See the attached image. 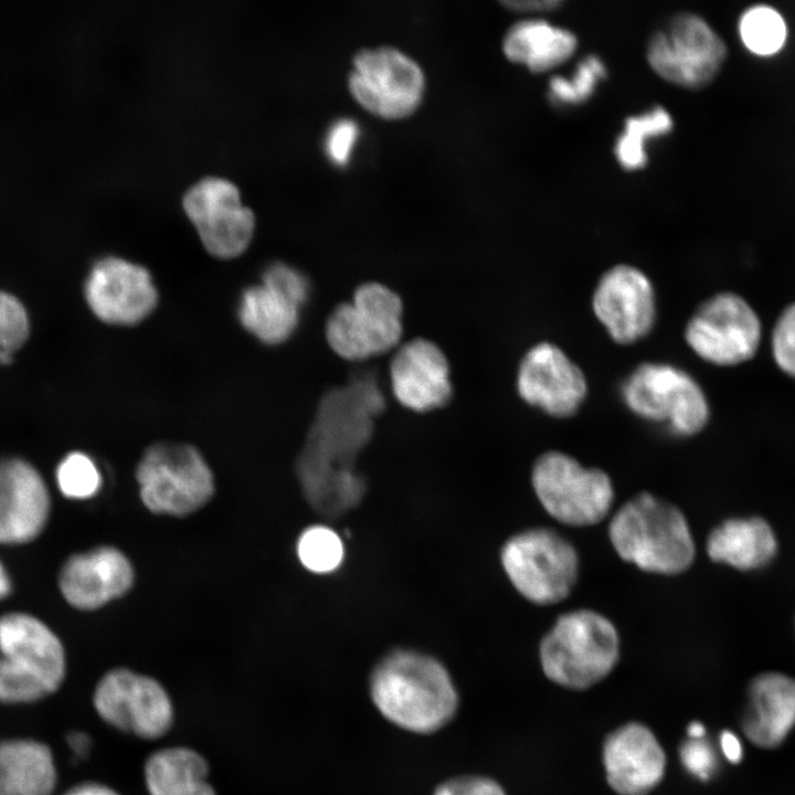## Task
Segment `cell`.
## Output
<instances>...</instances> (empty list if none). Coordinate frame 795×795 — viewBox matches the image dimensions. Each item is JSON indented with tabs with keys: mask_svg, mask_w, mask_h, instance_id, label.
I'll return each mask as SVG.
<instances>
[{
	"mask_svg": "<svg viewBox=\"0 0 795 795\" xmlns=\"http://www.w3.org/2000/svg\"><path fill=\"white\" fill-rule=\"evenodd\" d=\"M384 406L378 383L365 375L321 398L295 463L303 495L318 515L337 518L361 504L367 484L354 463Z\"/></svg>",
	"mask_w": 795,
	"mask_h": 795,
	"instance_id": "1",
	"label": "cell"
},
{
	"mask_svg": "<svg viewBox=\"0 0 795 795\" xmlns=\"http://www.w3.org/2000/svg\"><path fill=\"white\" fill-rule=\"evenodd\" d=\"M371 699L391 723L414 733H433L458 708L453 680L436 658L412 649L383 656L370 676Z\"/></svg>",
	"mask_w": 795,
	"mask_h": 795,
	"instance_id": "2",
	"label": "cell"
},
{
	"mask_svg": "<svg viewBox=\"0 0 795 795\" xmlns=\"http://www.w3.org/2000/svg\"><path fill=\"white\" fill-rule=\"evenodd\" d=\"M608 538L622 560L653 574H681L696 558L683 512L647 491L632 497L612 516Z\"/></svg>",
	"mask_w": 795,
	"mask_h": 795,
	"instance_id": "3",
	"label": "cell"
},
{
	"mask_svg": "<svg viewBox=\"0 0 795 795\" xmlns=\"http://www.w3.org/2000/svg\"><path fill=\"white\" fill-rule=\"evenodd\" d=\"M67 671L62 639L36 614H0V701L31 703L56 692Z\"/></svg>",
	"mask_w": 795,
	"mask_h": 795,
	"instance_id": "4",
	"label": "cell"
},
{
	"mask_svg": "<svg viewBox=\"0 0 795 795\" xmlns=\"http://www.w3.org/2000/svg\"><path fill=\"white\" fill-rule=\"evenodd\" d=\"M619 651L613 622L589 608L561 614L539 645L545 677L570 690H586L604 680L617 665Z\"/></svg>",
	"mask_w": 795,
	"mask_h": 795,
	"instance_id": "5",
	"label": "cell"
},
{
	"mask_svg": "<svg viewBox=\"0 0 795 795\" xmlns=\"http://www.w3.org/2000/svg\"><path fill=\"white\" fill-rule=\"evenodd\" d=\"M729 56L725 41L701 15L678 11L647 38L645 57L667 83L690 91L709 86Z\"/></svg>",
	"mask_w": 795,
	"mask_h": 795,
	"instance_id": "6",
	"label": "cell"
},
{
	"mask_svg": "<svg viewBox=\"0 0 795 795\" xmlns=\"http://www.w3.org/2000/svg\"><path fill=\"white\" fill-rule=\"evenodd\" d=\"M136 480L142 504L157 515L186 517L208 504L214 492L210 466L188 443L149 445L137 464Z\"/></svg>",
	"mask_w": 795,
	"mask_h": 795,
	"instance_id": "7",
	"label": "cell"
},
{
	"mask_svg": "<svg viewBox=\"0 0 795 795\" xmlns=\"http://www.w3.org/2000/svg\"><path fill=\"white\" fill-rule=\"evenodd\" d=\"M500 561L516 591L541 606L565 600L579 576L580 562L574 545L544 527L511 536L501 548Z\"/></svg>",
	"mask_w": 795,
	"mask_h": 795,
	"instance_id": "8",
	"label": "cell"
},
{
	"mask_svg": "<svg viewBox=\"0 0 795 795\" xmlns=\"http://www.w3.org/2000/svg\"><path fill=\"white\" fill-rule=\"evenodd\" d=\"M531 484L544 510L571 527L601 522L614 501V487L605 471L584 467L574 457L558 451L538 457Z\"/></svg>",
	"mask_w": 795,
	"mask_h": 795,
	"instance_id": "9",
	"label": "cell"
},
{
	"mask_svg": "<svg viewBox=\"0 0 795 795\" xmlns=\"http://www.w3.org/2000/svg\"><path fill=\"white\" fill-rule=\"evenodd\" d=\"M92 704L108 727L142 741L163 739L176 722V706L167 688L126 667L113 668L98 679Z\"/></svg>",
	"mask_w": 795,
	"mask_h": 795,
	"instance_id": "10",
	"label": "cell"
},
{
	"mask_svg": "<svg viewBox=\"0 0 795 795\" xmlns=\"http://www.w3.org/2000/svg\"><path fill=\"white\" fill-rule=\"evenodd\" d=\"M403 305L388 286L360 285L349 303L338 305L326 322V339L341 358L359 361L394 348L402 336Z\"/></svg>",
	"mask_w": 795,
	"mask_h": 795,
	"instance_id": "11",
	"label": "cell"
},
{
	"mask_svg": "<svg viewBox=\"0 0 795 795\" xmlns=\"http://www.w3.org/2000/svg\"><path fill=\"white\" fill-rule=\"evenodd\" d=\"M421 65L391 45L356 52L348 74L352 98L367 112L383 119H402L421 105L425 93Z\"/></svg>",
	"mask_w": 795,
	"mask_h": 795,
	"instance_id": "12",
	"label": "cell"
},
{
	"mask_svg": "<svg viewBox=\"0 0 795 795\" xmlns=\"http://www.w3.org/2000/svg\"><path fill=\"white\" fill-rule=\"evenodd\" d=\"M625 404L636 415L665 423L680 436L699 433L708 423V400L686 371L667 363L638 365L622 386Z\"/></svg>",
	"mask_w": 795,
	"mask_h": 795,
	"instance_id": "13",
	"label": "cell"
},
{
	"mask_svg": "<svg viewBox=\"0 0 795 795\" xmlns=\"http://www.w3.org/2000/svg\"><path fill=\"white\" fill-rule=\"evenodd\" d=\"M762 324L754 308L731 292L716 294L690 317L685 339L707 362L733 367L751 360L762 341Z\"/></svg>",
	"mask_w": 795,
	"mask_h": 795,
	"instance_id": "14",
	"label": "cell"
},
{
	"mask_svg": "<svg viewBox=\"0 0 795 795\" xmlns=\"http://www.w3.org/2000/svg\"><path fill=\"white\" fill-rule=\"evenodd\" d=\"M182 205L210 255L232 259L248 248L255 215L243 204L232 181L214 176L202 178L187 190Z\"/></svg>",
	"mask_w": 795,
	"mask_h": 795,
	"instance_id": "15",
	"label": "cell"
},
{
	"mask_svg": "<svg viewBox=\"0 0 795 795\" xmlns=\"http://www.w3.org/2000/svg\"><path fill=\"white\" fill-rule=\"evenodd\" d=\"M84 297L97 319L119 327L142 322L159 301L158 288L148 268L116 255L94 263L84 283Z\"/></svg>",
	"mask_w": 795,
	"mask_h": 795,
	"instance_id": "16",
	"label": "cell"
},
{
	"mask_svg": "<svg viewBox=\"0 0 795 795\" xmlns=\"http://www.w3.org/2000/svg\"><path fill=\"white\" fill-rule=\"evenodd\" d=\"M51 515V490L42 473L24 458H0V547L35 542Z\"/></svg>",
	"mask_w": 795,
	"mask_h": 795,
	"instance_id": "17",
	"label": "cell"
},
{
	"mask_svg": "<svg viewBox=\"0 0 795 795\" xmlns=\"http://www.w3.org/2000/svg\"><path fill=\"white\" fill-rule=\"evenodd\" d=\"M592 306L612 339L621 344L644 338L656 317L651 282L640 269L626 264L615 265L601 276Z\"/></svg>",
	"mask_w": 795,
	"mask_h": 795,
	"instance_id": "18",
	"label": "cell"
},
{
	"mask_svg": "<svg viewBox=\"0 0 795 795\" xmlns=\"http://www.w3.org/2000/svg\"><path fill=\"white\" fill-rule=\"evenodd\" d=\"M517 390L532 406L555 417H568L583 402L587 384L582 370L555 344L540 342L519 364Z\"/></svg>",
	"mask_w": 795,
	"mask_h": 795,
	"instance_id": "19",
	"label": "cell"
},
{
	"mask_svg": "<svg viewBox=\"0 0 795 795\" xmlns=\"http://www.w3.org/2000/svg\"><path fill=\"white\" fill-rule=\"evenodd\" d=\"M134 583V569L115 547L102 545L71 554L57 573V590L77 611H95L126 594Z\"/></svg>",
	"mask_w": 795,
	"mask_h": 795,
	"instance_id": "20",
	"label": "cell"
},
{
	"mask_svg": "<svg viewBox=\"0 0 795 795\" xmlns=\"http://www.w3.org/2000/svg\"><path fill=\"white\" fill-rule=\"evenodd\" d=\"M739 729L759 750L784 745L795 731V677L776 670L755 675L745 688Z\"/></svg>",
	"mask_w": 795,
	"mask_h": 795,
	"instance_id": "21",
	"label": "cell"
},
{
	"mask_svg": "<svg viewBox=\"0 0 795 795\" xmlns=\"http://www.w3.org/2000/svg\"><path fill=\"white\" fill-rule=\"evenodd\" d=\"M602 756L606 781L618 795H647L665 775V751L639 722H627L608 733Z\"/></svg>",
	"mask_w": 795,
	"mask_h": 795,
	"instance_id": "22",
	"label": "cell"
},
{
	"mask_svg": "<svg viewBox=\"0 0 795 795\" xmlns=\"http://www.w3.org/2000/svg\"><path fill=\"white\" fill-rule=\"evenodd\" d=\"M394 398L415 412L445 405L453 392L446 356L434 342L416 338L400 346L390 363Z\"/></svg>",
	"mask_w": 795,
	"mask_h": 795,
	"instance_id": "23",
	"label": "cell"
},
{
	"mask_svg": "<svg viewBox=\"0 0 795 795\" xmlns=\"http://www.w3.org/2000/svg\"><path fill=\"white\" fill-rule=\"evenodd\" d=\"M579 46L576 34L544 19L528 18L512 23L504 34L501 47L508 61L529 72H551L566 63Z\"/></svg>",
	"mask_w": 795,
	"mask_h": 795,
	"instance_id": "24",
	"label": "cell"
},
{
	"mask_svg": "<svg viewBox=\"0 0 795 795\" xmlns=\"http://www.w3.org/2000/svg\"><path fill=\"white\" fill-rule=\"evenodd\" d=\"M210 772L208 759L188 745L159 748L142 764L148 795H218Z\"/></svg>",
	"mask_w": 795,
	"mask_h": 795,
	"instance_id": "25",
	"label": "cell"
},
{
	"mask_svg": "<svg viewBox=\"0 0 795 795\" xmlns=\"http://www.w3.org/2000/svg\"><path fill=\"white\" fill-rule=\"evenodd\" d=\"M709 558L742 571L767 564L775 555L777 541L762 518H731L717 526L706 544Z\"/></svg>",
	"mask_w": 795,
	"mask_h": 795,
	"instance_id": "26",
	"label": "cell"
},
{
	"mask_svg": "<svg viewBox=\"0 0 795 795\" xmlns=\"http://www.w3.org/2000/svg\"><path fill=\"white\" fill-rule=\"evenodd\" d=\"M57 771L51 749L26 739L0 741V795H52Z\"/></svg>",
	"mask_w": 795,
	"mask_h": 795,
	"instance_id": "27",
	"label": "cell"
},
{
	"mask_svg": "<svg viewBox=\"0 0 795 795\" xmlns=\"http://www.w3.org/2000/svg\"><path fill=\"white\" fill-rule=\"evenodd\" d=\"M300 309L259 282L241 293L236 311L241 326L250 335L264 344L277 346L296 331Z\"/></svg>",
	"mask_w": 795,
	"mask_h": 795,
	"instance_id": "28",
	"label": "cell"
},
{
	"mask_svg": "<svg viewBox=\"0 0 795 795\" xmlns=\"http://www.w3.org/2000/svg\"><path fill=\"white\" fill-rule=\"evenodd\" d=\"M674 126L671 114L660 105L626 117L613 147L618 166L628 172L646 168L648 162L647 142L653 138L670 134Z\"/></svg>",
	"mask_w": 795,
	"mask_h": 795,
	"instance_id": "29",
	"label": "cell"
},
{
	"mask_svg": "<svg viewBox=\"0 0 795 795\" xmlns=\"http://www.w3.org/2000/svg\"><path fill=\"white\" fill-rule=\"evenodd\" d=\"M738 30L743 45L759 56L776 54L787 39L784 17L768 4L746 8L739 18Z\"/></svg>",
	"mask_w": 795,
	"mask_h": 795,
	"instance_id": "30",
	"label": "cell"
},
{
	"mask_svg": "<svg viewBox=\"0 0 795 795\" xmlns=\"http://www.w3.org/2000/svg\"><path fill=\"white\" fill-rule=\"evenodd\" d=\"M607 76L604 61L596 54L580 60L570 76L554 74L548 82L547 97L555 107L580 106L591 99Z\"/></svg>",
	"mask_w": 795,
	"mask_h": 795,
	"instance_id": "31",
	"label": "cell"
},
{
	"mask_svg": "<svg viewBox=\"0 0 795 795\" xmlns=\"http://www.w3.org/2000/svg\"><path fill=\"white\" fill-rule=\"evenodd\" d=\"M296 552L301 565L316 574L336 571L344 558L340 536L326 524L306 528L297 539Z\"/></svg>",
	"mask_w": 795,
	"mask_h": 795,
	"instance_id": "32",
	"label": "cell"
},
{
	"mask_svg": "<svg viewBox=\"0 0 795 795\" xmlns=\"http://www.w3.org/2000/svg\"><path fill=\"white\" fill-rule=\"evenodd\" d=\"M54 480L64 498L77 501L94 497L102 487L103 478L97 464L88 454L73 451L56 465Z\"/></svg>",
	"mask_w": 795,
	"mask_h": 795,
	"instance_id": "33",
	"label": "cell"
},
{
	"mask_svg": "<svg viewBox=\"0 0 795 795\" xmlns=\"http://www.w3.org/2000/svg\"><path fill=\"white\" fill-rule=\"evenodd\" d=\"M30 322L22 303L0 290V364H9L29 337Z\"/></svg>",
	"mask_w": 795,
	"mask_h": 795,
	"instance_id": "34",
	"label": "cell"
},
{
	"mask_svg": "<svg viewBox=\"0 0 795 795\" xmlns=\"http://www.w3.org/2000/svg\"><path fill=\"white\" fill-rule=\"evenodd\" d=\"M261 283L277 292L299 308L308 300L310 284L308 277L298 268L285 263L268 264L262 275Z\"/></svg>",
	"mask_w": 795,
	"mask_h": 795,
	"instance_id": "35",
	"label": "cell"
},
{
	"mask_svg": "<svg viewBox=\"0 0 795 795\" xmlns=\"http://www.w3.org/2000/svg\"><path fill=\"white\" fill-rule=\"evenodd\" d=\"M771 352L777 368L795 379V301L782 310L773 326Z\"/></svg>",
	"mask_w": 795,
	"mask_h": 795,
	"instance_id": "36",
	"label": "cell"
},
{
	"mask_svg": "<svg viewBox=\"0 0 795 795\" xmlns=\"http://www.w3.org/2000/svg\"><path fill=\"white\" fill-rule=\"evenodd\" d=\"M359 135L360 128L354 119L341 117L335 120L329 126L324 142L329 161L338 167L346 166L352 157Z\"/></svg>",
	"mask_w": 795,
	"mask_h": 795,
	"instance_id": "37",
	"label": "cell"
},
{
	"mask_svg": "<svg viewBox=\"0 0 795 795\" xmlns=\"http://www.w3.org/2000/svg\"><path fill=\"white\" fill-rule=\"evenodd\" d=\"M683 766L699 780L707 782L718 768V755L704 739H691L680 746Z\"/></svg>",
	"mask_w": 795,
	"mask_h": 795,
	"instance_id": "38",
	"label": "cell"
},
{
	"mask_svg": "<svg viewBox=\"0 0 795 795\" xmlns=\"http://www.w3.org/2000/svg\"><path fill=\"white\" fill-rule=\"evenodd\" d=\"M433 795H506L495 780L487 776L466 775L445 781Z\"/></svg>",
	"mask_w": 795,
	"mask_h": 795,
	"instance_id": "39",
	"label": "cell"
},
{
	"mask_svg": "<svg viewBox=\"0 0 795 795\" xmlns=\"http://www.w3.org/2000/svg\"><path fill=\"white\" fill-rule=\"evenodd\" d=\"M744 739L735 732L724 729L719 734V749L724 760L738 765L744 760Z\"/></svg>",
	"mask_w": 795,
	"mask_h": 795,
	"instance_id": "40",
	"label": "cell"
},
{
	"mask_svg": "<svg viewBox=\"0 0 795 795\" xmlns=\"http://www.w3.org/2000/svg\"><path fill=\"white\" fill-rule=\"evenodd\" d=\"M561 0H505L502 7L517 13L536 14L559 10L563 6Z\"/></svg>",
	"mask_w": 795,
	"mask_h": 795,
	"instance_id": "41",
	"label": "cell"
},
{
	"mask_svg": "<svg viewBox=\"0 0 795 795\" xmlns=\"http://www.w3.org/2000/svg\"><path fill=\"white\" fill-rule=\"evenodd\" d=\"M62 795H123L116 788L102 782L86 781L78 783Z\"/></svg>",
	"mask_w": 795,
	"mask_h": 795,
	"instance_id": "42",
	"label": "cell"
},
{
	"mask_svg": "<svg viewBox=\"0 0 795 795\" xmlns=\"http://www.w3.org/2000/svg\"><path fill=\"white\" fill-rule=\"evenodd\" d=\"M66 742L73 754L78 760L87 757L93 744L89 735L81 731H74L68 733L66 736Z\"/></svg>",
	"mask_w": 795,
	"mask_h": 795,
	"instance_id": "43",
	"label": "cell"
},
{
	"mask_svg": "<svg viewBox=\"0 0 795 795\" xmlns=\"http://www.w3.org/2000/svg\"><path fill=\"white\" fill-rule=\"evenodd\" d=\"M14 591V582L12 575L0 558V603L8 600Z\"/></svg>",
	"mask_w": 795,
	"mask_h": 795,
	"instance_id": "44",
	"label": "cell"
},
{
	"mask_svg": "<svg viewBox=\"0 0 795 795\" xmlns=\"http://www.w3.org/2000/svg\"><path fill=\"white\" fill-rule=\"evenodd\" d=\"M688 735L690 739H703L706 735V728L700 722H692L688 725Z\"/></svg>",
	"mask_w": 795,
	"mask_h": 795,
	"instance_id": "45",
	"label": "cell"
}]
</instances>
